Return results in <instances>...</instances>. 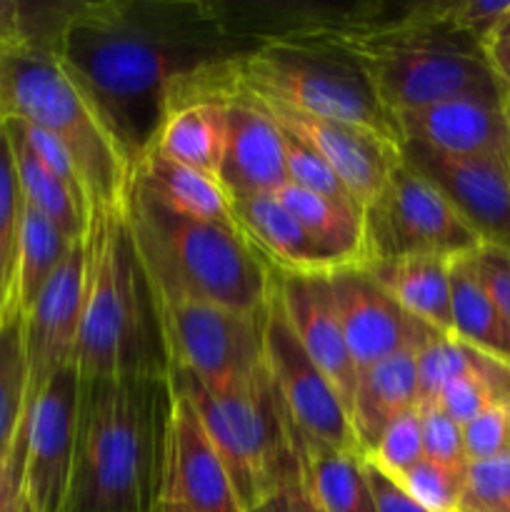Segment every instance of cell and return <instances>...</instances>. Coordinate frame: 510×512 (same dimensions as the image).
Returning <instances> with one entry per match:
<instances>
[{"mask_svg":"<svg viewBox=\"0 0 510 512\" xmlns=\"http://www.w3.org/2000/svg\"><path fill=\"white\" fill-rule=\"evenodd\" d=\"M258 48L225 0H75L53 55L133 175L165 118L225 98Z\"/></svg>","mask_w":510,"mask_h":512,"instance_id":"obj_1","label":"cell"},{"mask_svg":"<svg viewBox=\"0 0 510 512\" xmlns=\"http://www.w3.org/2000/svg\"><path fill=\"white\" fill-rule=\"evenodd\" d=\"M173 400L170 378L80 380L63 512H155Z\"/></svg>","mask_w":510,"mask_h":512,"instance_id":"obj_2","label":"cell"},{"mask_svg":"<svg viewBox=\"0 0 510 512\" xmlns=\"http://www.w3.org/2000/svg\"><path fill=\"white\" fill-rule=\"evenodd\" d=\"M75 370L80 380L170 378L158 300L130 233L125 200L90 213Z\"/></svg>","mask_w":510,"mask_h":512,"instance_id":"obj_3","label":"cell"},{"mask_svg":"<svg viewBox=\"0 0 510 512\" xmlns=\"http://www.w3.org/2000/svg\"><path fill=\"white\" fill-rule=\"evenodd\" d=\"M125 215L158 300H198L235 313L265 315L273 270L238 225L183 218L130 183Z\"/></svg>","mask_w":510,"mask_h":512,"instance_id":"obj_4","label":"cell"},{"mask_svg":"<svg viewBox=\"0 0 510 512\" xmlns=\"http://www.w3.org/2000/svg\"><path fill=\"white\" fill-rule=\"evenodd\" d=\"M0 120L33 125L68 148L88 193L90 213L125 200L128 168L53 53L30 45L0 48Z\"/></svg>","mask_w":510,"mask_h":512,"instance_id":"obj_5","label":"cell"},{"mask_svg":"<svg viewBox=\"0 0 510 512\" xmlns=\"http://www.w3.org/2000/svg\"><path fill=\"white\" fill-rule=\"evenodd\" d=\"M170 385L193 405L210 443L218 450L243 512L298 483V460L290 440V415L265 370L248 390H213L183 370H170Z\"/></svg>","mask_w":510,"mask_h":512,"instance_id":"obj_6","label":"cell"},{"mask_svg":"<svg viewBox=\"0 0 510 512\" xmlns=\"http://www.w3.org/2000/svg\"><path fill=\"white\" fill-rule=\"evenodd\" d=\"M233 90L355 125L400 145L395 118L380 105L363 68L348 53L318 40L283 38L253 50L235 63Z\"/></svg>","mask_w":510,"mask_h":512,"instance_id":"obj_7","label":"cell"},{"mask_svg":"<svg viewBox=\"0 0 510 512\" xmlns=\"http://www.w3.org/2000/svg\"><path fill=\"white\" fill-rule=\"evenodd\" d=\"M158 313L170 370L213 390H248L263 380L265 315L198 300H158Z\"/></svg>","mask_w":510,"mask_h":512,"instance_id":"obj_8","label":"cell"},{"mask_svg":"<svg viewBox=\"0 0 510 512\" xmlns=\"http://www.w3.org/2000/svg\"><path fill=\"white\" fill-rule=\"evenodd\" d=\"M480 238L455 213L438 188L403 158L378 198L363 210V260L383 263L403 258L455 260L473 255Z\"/></svg>","mask_w":510,"mask_h":512,"instance_id":"obj_9","label":"cell"},{"mask_svg":"<svg viewBox=\"0 0 510 512\" xmlns=\"http://www.w3.org/2000/svg\"><path fill=\"white\" fill-rule=\"evenodd\" d=\"M265 370L290 420L303 433L333 448L363 455L343 398L300 345L298 335L285 318L275 288L265 313Z\"/></svg>","mask_w":510,"mask_h":512,"instance_id":"obj_10","label":"cell"},{"mask_svg":"<svg viewBox=\"0 0 510 512\" xmlns=\"http://www.w3.org/2000/svg\"><path fill=\"white\" fill-rule=\"evenodd\" d=\"M400 158L443 193L480 243L510 250V153L443 155L400 143Z\"/></svg>","mask_w":510,"mask_h":512,"instance_id":"obj_11","label":"cell"},{"mask_svg":"<svg viewBox=\"0 0 510 512\" xmlns=\"http://www.w3.org/2000/svg\"><path fill=\"white\" fill-rule=\"evenodd\" d=\"M340 330L355 368L363 370L398 353H418L438 338L435 328L405 313L360 263L328 275Z\"/></svg>","mask_w":510,"mask_h":512,"instance_id":"obj_12","label":"cell"},{"mask_svg":"<svg viewBox=\"0 0 510 512\" xmlns=\"http://www.w3.org/2000/svg\"><path fill=\"white\" fill-rule=\"evenodd\" d=\"M80 378L75 365L58 370L25 420L23 493L35 512H63L75 453Z\"/></svg>","mask_w":510,"mask_h":512,"instance_id":"obj_13","label":"cell"},{"mask_svg":"<svg viewBox=\"0 0 510 512\" xmlns=\"http://www.w3.org/2000/svg\"><path fill=\"white\" fill-rule=\"evenodd\" d=\"M248 98L255 105H260L285 133L295 135L305 145H310L335 170L350 198L363 210L378 198L393 168L398 165L400 145L390 143V140L380 138L370 130L300 113V110L288 108L278 100L255 98V95H248Z\"/></svg>","mask_w":510,"mask_h":512,"instance_id":"obj_14","label":"cell"},{"mask_svg":"<svg viewBox=\"0 0 510 512\" xmlns=\"http://www.w3.org/2000/svg\"><path fill=\"white\" fill-rule=\"evenodd\" d=\"M85 295V240L70 245V253L38 295L23 320L25 363H28V398L33 408L38 395L58 370L75 365L80 315ZM28 420V418H25Z\"/></svg>","mask_w":510,"mask_h":512,"instance_id":"obj_15","label":"cell"},{"mask_svg":"<svg viewBox=\"0 0 510 512\" xmlns=\"http://www.w3.org/2000/svg\"><path fill=\"white\" fill-rule=\"evenodd\" d=\"M218 185L230 203L255 195H275L288 185L280 125L248 95H225V145Z\"/></svg>","mask_w":510,"mask_h":512,"instance_id":"obj_16","label":"cell"},{"mask_svg":"<svg viewBox=\"0 0 510 512\" xmlns=\"http://www.w3.org/2000/svg\"><path fill=\"white\" fill-rule=\"evenodd\" d=\"M173 395L160 503H175L190 512H243L193 405L175 390Z\"/></svg>","mask_w":510,"mask_h":512,"instance_id":"obj_17","label":"cell"},{"mask_svg":"<svg viewBox=\"0 0 510 512\" xmlns=\"http://www.w3.org/2000/svg\"><path fill=\"white\" fill-rule=\"evenodd\" d=\"M400 143L443 155H508L510 100L453 98L395 113Z\"/></svg>","mask_w":510,"mask_h":512,"instance_id":"obj_18","label":"cell"},{"mask_svg":"<svg viewBox=\"0 0 510 512\" xmlns=\"http://www.w3.org/2000/svg\"><path fill=\"white\" fill-rule=\"evenodd\" d=\"M273 283L285 318L293 333L298 335L300 345L323 370L330 385L338 390L345 408H350L358 368L350 358L343 330H340L328 275L273 273Z\"/></svg>","mask_w":510,"mask_h":512,"instance_id":"obj_19","label":"cell"},{"mask_svg":"<svg viewBox=\"0 0 510 512\" xmlns=\"http://www.w3.org/2000/svg\"><path fill=\"white\" fill-rule=\"evenodd\" d=\"M230 205L238 230L273 273L330 275L355 265L323 248L275 195H255Z\"/></svg>","mask_w":510,"mask_h":512,"instance_id":"obj_20","label":"cell"},{"mask_svg":"<svg viewBox=\"0 0 510 512\" xmlns=\"http://www.w3.org/2000/svg\"><path fill=\"white\" fill-rule=\"evenodd\" d=\"M300 485L323 512H375L365 475V455L333 448L290 420Z\"/></svg>","mask_w":510,"mask_h":512,"instance_id":"obj_21","label":"cell"},{"mask_svg":"<svg viewBox=\"0 0 510 512\" xmlns=\"http://www.w3.org/2000/svg\"><path fill=\"white\" fill-rule=\"evenodd\" d=\"M413 408H418L415 353L390 355L370 368L358 370L348 415L365 458L375 448L383 430L398 415Z\"/></svg>","mask_w":510,"mask_h":512,"instance_id":"obj_22","label":"cell"},{"mask_svg":"<svg viewBox=\"0 0 510 512\" xmlns=\"http://www.w3.org/2000/svg\"><path fill=\"white\" fill-rule=\"evenodd\" d=\"M130 183L158 200L163 208L183 215V218L205 220V223L233 225V205L218 185V180L198 170L163 158L155 150H148L138 168L130 175Z\"/></svg>","mask_w":510,"mask_h":512,"instance_id":"obj_23","label":"cell"},{"mask_svg":"<svg viewBox=\"0 0 510 512\" xmlns=\"http://www.w3.org/2000/svg\"><path fill=\"white\" fill-rule=\"evenodd\" d=\"M378 280L380 288L413 318L423 320L443 335H453L450 305V260L403 258L383 263H360ZM455 338V335H453Z\"/></svg>","mask_w":510,"mask_h":512,"instance_id":"obj_24","label":"cell"},{"mask_svg":"<svg viewBox=\"0 0 510 512\" xmlns=\"http://www.w3.org/2000/svg\"><path fill=\"white\" fill-rule=\"evenodd\" d=\"M223 145L225 98H208L175 108L160 125L150 150L218 180Z\"/></svg>","mask_w":510,"mask_h":512,"instance_id":"obj_25","label":"cell"},{"mask_svg":"<svg viewBox=\"0 0 510 512\" xmlns=\"http://www.w3.org/2000/svg\"><path fill=\"white\" fill-rule=\"evenodd\" d=\"M450 305L455 338L510 365V323L480 283L470 255L450 260Z\"/></svg>","mask_w":510,"mask_h":512,"instance_id":"obj_26","label":"cell"},{"mask_svg":"<svg viewBox=\"0 0 510 512\" xmlns=\"http://www.w3.org/2000/svg\"><path fill=\"white\" fill-rule=\"evenodd\" d=\"M3 130L8 135L15 178H18V188L25 203L40 210L70 243L88 238L90 210L80 205L75 195L35 158L33 150L25 145V140L10 125L3 123Z\"/></svg>","mask_w":510,"mask_h":512,"instance_id":"obj_27","label":"cell"},{"mask_svg":"<svg viewBox=\"0 0 510 512\" xmlns=\"http://www.w3.org/2000/svg\"><path fill=\"white\" fill-rule=\"evenodd\" d=\"M285 210L330 253L348 263L363 260V208L288 183L275 193Z\"/></svg>","mask_w":510,"mask_h":512,"instance_id":"obj_28","label":"cell"},{"mask_svg":"<svg viewBox=\"0 0 510 512\" xmlns=\"http://www.w3.org/2000/svg\"><path fill=\"white\" fill-rule=\"evenodd\" d=\"M70 245L73 243L40 210L23 200L13 283V300L23 313L33 308L48 280L70 253Z\"/></svg>","mask_w":510,"mask_h":512,"instance_id":"obj_29","label":"cell"},{"mask_svg":"<svg viewBox=\"0 0 510 512\" xmlns=\"http://www.w3.org/2000/svg\"><path fill=\"white\" fill-rule=\"evenodd\" d=\"M23 310L10 295L0 313V458H8L28 418V363H25Z\"/></svg>","mask_w":510,"mask_h":512,"instance_id":"obj_30","label":"cell"},{"mask_svg":"<svg viewBox=\"0 0 510 512\" xmlns=\"http://www.w3.org/2000/svg\"><path fill=\"white\" fill-rule=\"evenodd\" d=\"M20 210H23V195H20L18 178H15L8 135H5L3 123H0V313H3L10 295H13Z\"/></svg>","mask_w":510,"mask_h":512,"instance_id":"obj_31","label":"cell"},{"mask_svg":"<svg viewBox=\"0 0 510 512\" xmlns=\"http://www.w3.org/2000/svg\"><path fill=\"white\" fill-rule=\"evenodd\" d=\"M480 358V350L470 348L453 335H438L415 353V373H418V405L435 403L440 390L453 378L463 375Z\"/></svg>","mask_w":510,"mask_h":512,"instance_id":"obj_32","label":"cell"},{"mask_svg":"<svg viewBox=\"0 0 510 512\" xmlns=\"http://www.w3.org/2000/svg\"><path fill=\"white\" fill-rule=\"evenodd\" d=\"M423 458V433H420L418 408L398 415L383 430V435H380V440L368 455L370 463L383 470L385 475H390V478H400Z\"/></svg>","mask_w":510,"mask_h":512,"instance_id":"obj_33","label":"cell"},{"mask_svg":"<svg viewBox=\"0 0 510 512\" xmlns=\"http://www.w3.org/2000/svg\"><path fill=\"white\" fill-rule=\"evenodd\" d=\"M455 512H510V455L468 465Z\"/></svg>","mask_w":510,"mask_h":512,"instance_id":"obj_34","label":"cell"},{"mask_svg":"<svg viewBox=\"0 0 510 512\" xmlns=\"http://www.w3.org/2000/svg\"><path fill=\"white\" fill-rule=\"evenodd\" d=\"M465 470H450L423 458L408 473L393 480L403 485L430 512H455L460 503V493H463Z\"/></svg>","mask_w":510,"mask_h":512,"instance_id":"obj_35","label":"cell"},{"mask_svg":"<svg viewBox=\"0 0 510 512\" xmlns=\"http://www.w3.org/2000/svg\"><path fill=\"white\" fill-rule=\"evenodd\" d=\"M283 130V128H280ZM283 143H285V168H288V183L298 185V188L310 190V193L328 195V198L340 200V203L358 205L350 193L345 190V185L340 183V178L335 175V170L315 153L310 145H305L303 140L295 138V135L285 133L283 130ZM360 208V205H358Z\"/></svg>","mask_w":510,"mask_h":512,"instance_id":"obj_36","label":"cell"},{"mask_svg":"<svg viewBox=\"0 0 510 512\" xmlns=\"http://www.w3.org/2000/svg\"><path fill=\"white\" fill-rule=\"evenodd\" d=\"M420 433H423V455L430 463L450 470L468 468L463 443V425L455 423L438 403L418 405Z\"/></svg>","mask_w":510,"mask_h":512,"instance_id":"obj_37","label":"cell"},{"mask_svg":"<svg viewBox=\"0 0 510 512\" xmlns=\"http://www.w3.org/2000/svg\"><path fill=\"white\" fill-rule=\"evenodd\" d=\"M463 443L468 465L510 455V405H493L465 423Z\"/></svg>","mask_w":510,"mask_h":512,"instance_id":"obj_38","label":"cell"},{"mask_svg":"<svg viewBox=\"0 0 510 512\" xmlns=\"http://www.w3.org/2000/svg\"><path fill=\"white\" fill-rule=\"evenodd\" d=\"M510 13V0H455L445 3V20L453 30L485 45L495 38L500 23Z\"/></svg>","mask_w":510,"mask_h":512,"instance_id":"obj_39","label":"cell"},{"mask_svg":"<svg viewBox=\"0 0 510 512\" xmlns=\"http://www.w3.org/2000/svg\"><path fill=\"white\" fill-rule=\"evenodd\" d=\"M470 258L483 288L510 323V250L480 245Z\"/></svg>","mask_w":510,"mask_h":512,"instance_id":"obj_40","label":"cell"},{"mask_svg":"<svg viewBox=\"0 0 510 512\" xmlns=\"http://www.w3.org/2000/svg\"><path fill=\"white\" fill-rule=\"evenodd\" d=\"M365 475H368L375 512H430L428 508H423L403 485L395 483V480L390 478V475H385L380 468H375L368 458H365Z\"/></svg>","mask_w":510,"mask_h":512,"instance_id":"obj_41","label":"cell"},{"mask_svg":"<svg viewBox=\"0 0 510 512\" xmlns=\"http://www.w3.org/2000/svg\"><path fill=\"white\" fill-rule=\"evenodd\" d=\"M23 470H25V425L15 438L13 450L8 458H0V505L13 495L23 493Z\"/></svg>","mask_w":510,"mask_h":512,"instance_id":"obj_42","label":"cell"},{"mask_svg":"<svg viewBox=\"0 0 510 512\" xmlns=\"http://www.w3.org/2000/svg\"><path fill=\"white\" fill-rule=\"evenodd\" d=\"M250 512H323V510L310 500V495L305 493L303 485H300L298 480V483L288 485V488L270 495L263 505H258V508Z\"/></svg>","mask_w":510,"mask_h":512,"instance_id":"obj_43","label":"cell"},{"mask_svg":"<svg viewBox=\"0 0 510 512\" xmlns=\"http://www.w3.org/2000/svg\"><path fill=\"white\" fill-rule=\"evenodd\" d=\"M20 45L18 0H0V48Z\"/></svg>","mask_w":510,"mask_h":512,"instance_id":"obj_44","label":"cell"},{"mask_svg":"<svg viewBox=\"0 0 510 512\" xmlns=\"http://www.w3.org/2000/svg\"><path fill=\"white\" fill-rule=\"evenodd\" d=\"M485 53H488V60L498 78L510 90V35L508 38H495L493 43L485 45Z\"/></svg>","mask_w":510,"mask_h":512,"instance_id":"obj_45","label":"cell"},{"mask_svg":"<svg viewBox=\"0 0 510 512\" xmlns=\"http://www.w3.org/2000/svg\"><path fill=\"white\" fill-rule=\"evenodd\" d=\"M0 512H35V510L33 505H30V500L25 498V493H18L0 505Z\"/></svg>","mask_w":510,"mask_h":512,"instance_id":"obj_46","label":"cell"},{"mask_svg":"<svg viewBox=\"0 0 510 512\" xmlns=\"http://www.w3.org/2000/svg\"><path fill=\"white\" fill-rule=\"evenodd\" d=\"M508 35H510V13L505 15V20H503V23H500V28H498V33H495V38H508ZM493 40H490V43H493Z\"/></svg>","mask_w":510,"mask_h":512,"instance_id":"obj_47","label":"cell"},{"mask_svg":"<svg viewBox=\"0 0 510 512\" xmlns=\"http://www.w3.org/2000/svg\"><path fill=\"white\" fill-rule=\"evenodd\" d=\"M155 512H190V510L180 508V505H175V503H158V508H155Z\"/></svg>","mask_w":510,"mask_h":512,"instance_id":"obj_48","label":"cell"}]
</instances>
